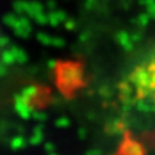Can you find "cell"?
Here are the masks:
<instances>
[{"instance_id":"cell-1","label":"cell","mask_w":155,"mask_h":155,"mask_svg":"<svg viewBox=\"0 0 155 155\" xmlns=\"http://www.w3.org/2000/svg\"><path fill=\"white\" fill-rule=\"evenodd\" d=\"M140 75H141V80L142 83H146V88L147 91L145 93H149L150 98L155 100V57L154 60H151L142 69V71H140Z\"/></svg>"}]
</instances>
